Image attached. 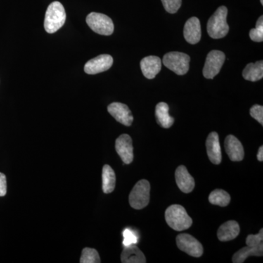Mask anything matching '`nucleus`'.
<instances>
[{"label": "nucleus", "mask_w": 263, "mask_h": 263, "mask_svg": "<svg viewBox=\"0 0 263 263\" xmlns=\"http://www.w3.org/2000/svg\"><path fill=\"white\" fill-rule=\"evenodd\" d=\"M240 227L236 221H227L219 227L217 231L218 239L221 242L230 241L236 238L240 233Z\"/></svg>", "instance_id": "nucleus-17"}, {"label": "nucleus", "mask_w": 263, "mask_h": 263, "mask_svg": "<svg viewBox=\"0 0 263 263\" xmlns=\"http://www.w3.org/2000/svg\"><path fill=\"white\" fill-rule=\"evenodd\" d=\"M261 4L263 5V0H260Z\"/></svg>", "instance_id": "nucleus-32"}, {"label": "nucleus", "mask_w": 263, "mask_h": 263, "mask_svg": "<svg viewBox=\"0 0 263 263\" xmlns=\"http://www.w3.org/2000/svg\"><path fill=\"white\" fill-rule=\"evenodd\" d=\"M66 21V12L63 5L60 2H53L46 10L44 27L49 34L57 32L63 27Z\"/></svg>", "instance_id": "nucleus-3"}, {"label": "nucleus", "mask_w": 263, "mask_h": 263, "mask_svg": "<svg viewBox=\"0 0 263 263\" xmlns=\"http://www.w3.org/2000/svg\"><path fill=\"white\" fill-rule=\"evenodd\" d=\"M151 186L146 179L140 180L132 190L129 196V205L137 210L144 209L149 203Z\"/></svg>", "instance_id": "nucleus-4"}, {"label": "nucleus", "mask_w": 263, "mask_h": 263, "mask_svg": "<svg viewBox=\"0 0 263 263\" xmlns=\"http://www.w3.org/2000/svg\"><path fill=\"white\" fill-rule=\"evenodd\" d=\"M183 36L190 44H197L201 39V26L200 20L193 17L186 21L183 28Z\"/></svg>", "instance_id": "nucleus-15"}, {"label": "nucleus", "mask_w": 263, "mask_h": 263, "mask_svg": "<svg viewBox=\"0 0 263 263\" xmlns=\"http://www.w3.org/2000/svg\"><path fill=\"white\" fill-rule=\"evenodd\" d=\"M155 117L161 127L170 128L174 123V119L169 115V106L167 103L161 102L157 104L155 108Z\"/></svg>", "instance_id": "nucleus-19"}, {"label": "nucleus", "mask_w": 263, "mask_h": 263, "mask_svg": "<svg viewBox=\"0 0 263 263\" xmlns=\"http://www.w3.org/2000/svg\"><path fill=\"white\" fill-rule=\"evenodd\" d=\"M108 113L117 121L118 122L129 127L133 122V116L129 107L125 104L113 103L108 106Z\"/></svg>", "instance_id": "nucleus-11"}, {"label": "nucleus", "mask_w": 263, "mask_h": 263, "mask_svg": "<svg viewBox=\"0 0 263 263\" xmlns=\"http://www.w3.org/2000/svg\"><path fill=\"white\" fill-rule=\"evenodd\" d=\"M166 67L179 76L187 73L190 69V57L181 52H170L166 53L162 60Z\"/></svg>", "instance_id": "nucleus-5"}, {"label": "nucleus", "mask_w": 263, "mask_h": 263, "mask_svg": "<svg viewBox=\"0 0 263 263\" xmlns=\"http://www.w3.org/2000/svg\"><path fill=\"white\" fill-rule=\"evenodd\" d=\"M124 235V241H123V245L124 247H127V246L132 245H136L138 242V238L137 236L133 231L130 230L126 229L123 233Z\"/></svg>", "instance_id": "nucleus-29"}, {"label": "nucleus", "mask_w": 263, "mask_h": 263, "mask_svg": "<svg viewBox=\"0 0 263 263\" xmlns=\"http://www.w3.org/2000/svg\"><path fill=\"white\" fill-rule=\"evenodd\" d=\"M207 155L213 164H219L221 162V151L219 143V135L216 132H212L208 136L206 142Z\"/></svg>", "instance_id": "nucleus-13"}, {"label": "nucleus", "mask_w": 263, "mask_h": 263, "mask_svg": "<svg viewBox=\"0 0 263 263\" xmlns=\"http://www.w3.org/2000/svg\"><path fill=\"white\" fill-rule=\"evenodd\" d=\"M226 151L230 160L233 162H240L245 158V149L239 140L233 136H227L224 141Z\"/></svg>", "instance_id": "nucleus-12"}, {"label": "nucleus", "mask_w": 263, "mask_h": 263, "mask_svg": "<svg viewBox=\"0 0 263 263\" xmlns=\"http://www.w3.org/2000/svg\"><path fill=\"white\" fill-rule=\"evenodd\" d=\"M263 255V243H261L256 247H247L240 249L238 252H235L233 257V262L243 263L246 259L251 256L255 257H262Z\"/></svg>", "instance_id": "nucleus-20"}, {"label": "nucleus", "mask_w": 263, "mask_h": 263, "mask_svg": "<svg viewBox=\"0 0 263 263\" xmlns=\"http://www.w3.org/2000/svg\"><path fill=\"white\" fill-rule=\"evenodd\" d=\"M231 197L229 193L222 190H215L210 194L209 197V202L213 205H219L221 207H226L229 205Z\"/></svg>", "instance_id": "nucleus-23"}, {"label": "nucleus", "mask_w": 263, "mask_h": 263, "mask_svg": "<svg viewBox=\"0 0 263 263\" xmlns=\"http://www.w3.org/2000/svg\"><path fill=\"white\" fill-rule=\"evenodd\" d=\"M176 183L178 187L184 193H190L195 188V179L188 172L184 165H180L175 173Z\"/></svg>", "instance_id": "nucleus-14"}, {"label": "nucleus", "mask_w": 263, "mask_h": 263, "mask_svg": "<svg viewBox=\"0 0 263 263\" xmlns=\"http://www.w3.org/2000/svg\"><path fill=\"white\" fill-rule=\"evenodd\" d=\"M249 37L254 42H262L263 41V16L261 15L257 20L256 27L251 29Z\"/></svg>", "instance_id": "nucleus-25"}, {"label": "nucleus", "mask_w": 263, "mask_h": 263, "mask_svg": "<svg viewBox=\"0 0 263 263\" xmlns=\"http://www.w3.org/2000/svg\"><path fill=\"white\" fill-rule=\"evenodd\" d=\"M257 160L259 161V162H262L263 161V146H261L259 147L258 150V153H257Z\"/></svg>", "instance_id": "nucleus-31"}, {"label": "nucleus", "mask_w": 263, "mask_h": 263, "mask_svg": "<svg viewBox=\"0 0 263 263\" xmlns=\"http://www.w3.org/2000/svg\"><path fill=\"white\" fill-rule=\"evenodd\" d=\"M115 147L118 155L124 164H129L133 162L134 159L133 140L129 135H121L116 141Z\"/></svg>", "instance_id": "nucleus-10"}, {"label": "nucleus", "mask_w": 263, "mask_h": 263, "mask_svg": "<svg viewBox=\"0 0 263 263\" xmlns=\"http://www.w3.org/2000/svg\"><path fill=\"white\" fill-rule=\"evenodd\" d=\"M263 240V229L259 230L257 235H249L247 236L246 243L249 247H256L262 243Z\"/></svg>", "instance_id": "nucleus-27"}, {"label": "nucleus", "mask_w": 263, "mask_h": 263, "mask_svg": "<svg viewBox=\"0 0 263 263\" xmlns=\"http://www.w3.org/2000/svg\"><path fill=\"white\" fill-rule=\"evenodd\" d=\"M81 263H100L101 262L98 251L95 249L86 247L82 250L80 259Z\"/></svg>", "instance_id": "nucleus-24"}, {"label": "nucleus", "mask_w": 263, "mask_h": 263, "mask_svg": "<svg viewBox=\"0 0 263 263\" xmlns=\"http://www.w3.org/2000/svg\"><path fill=\"white\" fill-rule=\"evenodd\" d=\"M121 261L123 263H146V259L141 249L132 245L125 247L122 251Z\"/></svg>", "instance_id": "nucleus-18"}, {"label": "nucleus", "mask_w": 263, "mask_h": 263, "mask_svg": "<svg viewBox=\"0 0 263 263\" xmlns=\"http://www.w3.org/2000/svg\"><path fill=\"white\" fill-rule=\"evenodd\" d=\"M141 68L143 76L148 79H155L162 69V61L156 56L145 57L141 62Z\"/></svg>", "instance_id": "nucleus-16"}, {"label": "nucleus", "mask_w": 263, "mask_h": 263, "mask_svg": "<svg viewBox=\"0 0 263 263\" xmlns=\"http://www.w3.org/2000/svg\"><path fill=\"white\" fill-rule=\"evenodd\" d=\"M86 23L90 28L99 34L108 36L113 34V21L108 15L93 12L86 17Z\"/></svg>", "instance_id": "nucleus-6"}, {"label": "nucleus", "mask_w": 263, "mask_h": 263, "mask_svg": "<svg viewBox=\"0 0 263 263\" xmlns=\"http://www.w3.org/2000/svg\"><path fill=\"white\" fill-rule=\"evenodd\" d=\"M165 221L176 231L187 230L193 224V219L188 215L186 209L177 204L171 205L166 209Z\"/></svg>", "instance_id": "nucleus-1"}, {"label": "nucleus", "mask_w": 263, "mask_h": 263, "mask_svg": "<svg viewBox=\"0 0 263 263\" xmlns=\"http://www.w3.org/2000/svg\"><path fill=\"white\" fill-rule=\"evenodd\" d=\"M228 8L221 6L209 18L207 24V31L209 36L214 39L226 37L229 32V26L227 23Z\"/></svg>", "instance_id": "nucleus-2"}, {"label": "nucleus", "mask_w": 263, "mask_h": 263, "mask_svg": "<svg viewBox=\"0 0 263 263\" xmlns=\"http://www.w3.org/2000/svg\"><path fill=\"white\" fill-rule=\"evenodd\" d=\"M242 76L245 80L249 81H257L261 80L263 77V62L262 60L249 63L245 67L242 72Z\"/></svg>", "instance_id": "nucleus-21"}, {"label": "nucleus", "mask_w": 263, "mask_h": 263, "mask_svg": "<svg viewBox=\"0 0 263 263\" xmlns=\"http://www.w3.org/2000/svg\"><path fill=\"white\" fill-rule=\"evenodd\" d=\"M226 61V54L222 51H212L208 54L205 66L202 70L204 77L207 79H213L221 70V67Z\"/></svg>", "instance_id": "nucleus-8"}, {"label": "nucleus", "mask_w": 263, "mask_h": 263, "mask_svg": "<svg viewBox=\"0 0 263 263\" xmlns=\"http://www.w3.org/2000/svg\"><path fill=\"white\" fill-rule=\"evenodd\" d=\"M113 63V57L110 55H100L86 62L84 66V71L89 75H95L109 70Z\"/></svg>", "instance_id": "nucleus-9"}, {"label": "nucleus", "mask_w": 263, "mask_h": 263, "mask_svg": "<svg viewBox=\"0 0 263 263\" xmlns=\"http://www.w3.org/2000/svg\"><path fill=\"white\" fill-rule=\"evenodd\" d=\"M250 115L251 117L256 119L261 125H263V107L262 105H253L250 109Z\"/></svg>", "instance_id": "nucleus-28"}, {"label": "nucleus", "mask_w": 263, "mask_h": 263, "mask_svg": "<svg viewBox=\"0 0 263 263\" xmlns=\"http://www.w3.org/2000/svg\"><path fill=\"white\" fill-rule=\"evenodd\" d=\"M176 245L180 250L194 257H201L203 247L195 237L187 233H181L176 237Z\"/></svg>", "instance_id": "nucleus-7"}, {"label": "nucleus", "mask_w": 263, "mask_h": 263, "mask_svg": "<svg viewBox=\"0 0 263 263\" xmlns=\"http://www.w3.org/2000/svg\"><path fill=\"white\" fill-rule=\"evenodd\" d=\"M103 191L105 194L111 193L116 186V174L112 167L108 164H105L103 167Z\"/></svg>", "instance_id": "nucleus-22"}, {"label": "nucleus", "mask_w": 263, "mask_h": 263, "mask_svg": "<svg viewBox=\"0 0 263 263\" xmlns=\"http://www.w3.org/2000/svg\"><path fill=\"white\" fill-rule=\"evenodd\" d=\"M164 9L169 13H176L181 8L182 0H161Z\"/></svg>", "instance_id": "nucleus-26"}, {"label": "nucleus", "mask_w": 263, "mask_h": 263, "mask_svg": "<svg viewBox=\"0 0 263 263\" xmlns=\"http://www.w3.org/2000/svg\"><path fill=\"white\" fill-rule=\"evenodd\" d=\"M7 193L6 176L0 173V197H4Z\"/></svg>", "instance_id": "nucleus-30"}]
</instances>
